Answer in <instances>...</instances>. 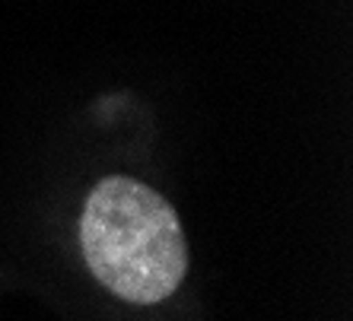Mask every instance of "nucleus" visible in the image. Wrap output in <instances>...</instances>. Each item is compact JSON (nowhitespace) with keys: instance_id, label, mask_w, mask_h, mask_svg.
<instances>
[{"instance_id":"nucleus-1","label":"nucleus","mask_w":353,"mask_h":321,"mask_svg":"<svg viewBox=\"0 0 353 321\" xmlns=\"http://www.w3.org/2000/svg\"><path fill=\"white\" fill-rule=\"evenodd\" d=\"M80 245L92 277L134 305L169 299L188 273V242L175 207L128 175L102 178L90 191Z\"/></svg>"}]
</instances>
